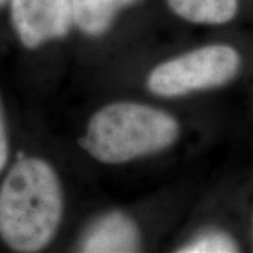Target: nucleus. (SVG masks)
Returning a JSON list of instances; mask_svg holds the SVG:
<instances>
[{
  "label": "nucleus",
  "mask_w": 253,
  "mask_h": 253,
  "mask_svg": "<svg viewBox=\"0 0 253 253\" xmlns=\"http://www.w3.org/2000/svg\"><path fill=\"white\" fill-rule=\"evenodd\" d=\"M63 210L54 166L38 156L18 158L0 183V239L14 252H40L58 234Z\"/></svg>",
  "instance_id": "f257e3e1"
},
{
  "label": "nucleus",
  "mask_w": 253,
  "mask_h": 253,
  "mask_svg": "<svg viewBox=\"0 0 253 253\" xmlns=\"http://www.w3.org/2000/svg\"><path fill=\"white\" fill-rule=\"evenodd\" d=\"M180 123L165 110L138 101H116L97 110L79 139L81 148L104 165H124L170 148Z\"/></svg>",
  "instance_id": "f03ea898"
},
{
  "label": "nucleus",
  "mask_w": 253,
  "mask_h": 253,
  "mask_svg": "<svg viewBox=\"0 0 253 253\" xmlns=\"http://www.w3.org/2000/svg\"><path fill=\"white\" fill-rule=\"evenodd\" d=\"M239 66L235 48L200 46L156 65L146 78V87L159 97H181L225 84L235 78Z\"/></svg>",
  "instance_id": "7ed1b4c3"
},
{
  "label": "nucleus",
  "mask_w": 253,
  "mask_h": 253,
  "mask_svg": "<svg viewBox=\"0 0 253 253\" xmlns=\"http://www.w3.org/2000/svg\"><path fill=\"white\" fill-rule=\"evenodd\" d=\"M9 7L13 30L28 49L61 40L73 26L71 0H9Z\"/></svg>",
  "instance_id": "20e7f679"
},
{
  "label": "nucleus",
  "mask_w": 253,
  "mask_h": 253,
  "mask_svg": "<svg viewBox=\"0 0 253 253\" xmlns=\"http://www.w3.org/2000/svg\"><path fill=\"white\" fill-rule=\"evenodd\" d=\"M141 248V232L126 212L113 211L94 221L83 235L82 252L129 253Z\"/></svg>",
  "instance_id": "39448f33"
},
{
  "label": "nucleus",
  "mask_w": 253,
  "mask_h": 253,
  "mask_svg": "<svg viewBox=\"0 0 253 253\" xmlns=\"http://www.w3.org/2000/svg\"><path fill=\"white\" fill-rule=\"evenodd\" d=\"M176 16L199 26H221L235 18L239 0H166Z\"/></svg>",
  "instance_id": "423d86ee"
},
{
  "label": "nucleus",
  "mask_w": 253,
  "mask_h": 253,
  "mask_svg": "<svg viewBox=\"0 0 253 253\" xmlns=\"http://www.w3.org/2000/svg\"><path fill=\"white\" fill-rule=\"evenodd\" d=\"M71 4L73 26L90 37L106 34L121 10L116 0H71Z\"/></svg>",
  "instance_id": "0eeeda50"
},
{
  "label": "nucleus",
  "mask_w": 253,
  "mask_h": 253,
  "mask_svg": "<svg viewBox=\"0 0 253 253\" xmlns=\"http://www.w3.org/2000/svg\"><path fill=\"white\" fill-rule=\"evenodd\" d=\"M239 248L234 238L222 231H207L177 249L180 253H234Z\"/></svg>",
  "instance_id": "6e6552de"
},
{
  "label": "nucleus",
  "mask_w": 253,
  "mask_h": 253,
  "mask_svg": "<svg viewBox=\"0 0 253 253\" xmlns=\"http://www.w3.org/2000/svg\"><path fill=\"white\" fill-rule=\"evenodd\" d=\"M10 156V136L6 111L0 97V174L6 169Z\"/></svg>",
  "instance_id": "1a4fd4ad"
},
{
  "label": "nucleus",
  "mask_w": 253,
  "mask_h": 253,
  "mask_svg": "<svg viewBox=\"0 0 253 253\" xmlns=\"http://www.w3.org/2000/svg\"><path fill=\"white\" fill-rule=\"evenodd\" d=\"M9 3V0H0V7H3L4 4H7Z\"/></svg>",
  "instance_id": "9d476101"
}]
</instances>
